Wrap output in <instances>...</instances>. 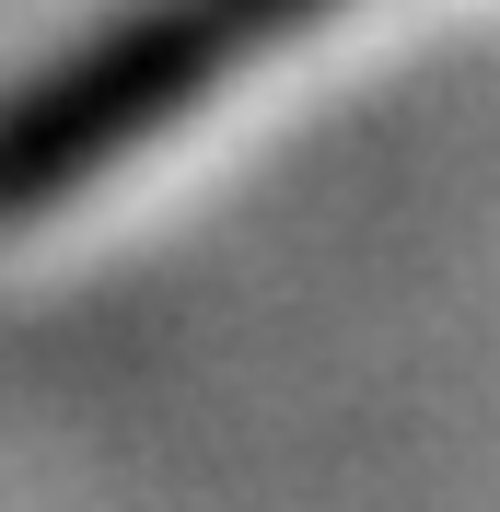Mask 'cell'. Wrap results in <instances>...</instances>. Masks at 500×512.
<instances>
[{"label": "cell", "mask_w": 500, "mask_h": 512, "mask_svg": "<svg viewBox=\"0 0 500 512\" xmlns=\"http://www.w3.org/2000/svg\"><path fill=\"white\" fill-rule=\"evenodd\" d=\"M314 12L338 0H128L117 24H94L82 47H59L35 82L0 94V222H35L70 187L117 175L140 140L210 105L245 59L291 47Z\"/></svg>", "instance_id": "obj_1"}]
</instances>
